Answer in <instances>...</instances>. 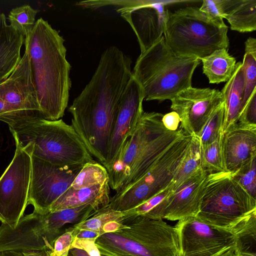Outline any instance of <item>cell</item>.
<instances>
[{
	"instance_id": "21",
	"label": "cell",
	"mask_w": 256,
	"mask_h": 256,
	"mask_svg": "<svg viewBox=\"0 0 256 256\" xmlns=\"http://www.w3.org/2000/svg\"><path fill=\"white\" fill-rule=\"evenodd\" d=\"M244 84L242 64L238 62L231 77L220 91L225 109L224 134L234 127L238 122L242 109Z\"/></svg>"
},
{
	"instance_id": "38",
	"label": "cell",
	"mask_w": 256,
	"mask_h": 256,
	"mask_svg": "<svg viewBox=\"0 0 256 256\" xmlns=\"http://www.w3.org/2000/svg\"><path fill=\"white\" fill-rule=\"evenodd\" d=\"M162 122L167 130L175 131L178 128L180 118L178 114L176 112L173 111L163 116Z\"/></svg>"
},
{
	"instance_id": "16",
	"label": "cell",
	"mask_w": 256,
	"mask_h": 256,
	"mask_svg": "<svg viewBox=\"0 0 256 256\" xmlns=\"http://www.w3.org/2000/svg\"><path fill=\"white\" fill-rule=\"evenodd\" d=\"M144 100L143 89L132 75L122 96L111 135L106 162L103 166L107 171L116 162L126 142L135 130L144 112Z\"/></svg>"
},
{
	"instance_id": "45",
	"label": "cell",
	"mask_w": 256,
	"mask_h": 256,
	"mask_svg": "<svg viewBox=\"0 0 256 256\" xmlns=\"http://www.w3.org/2000/svg\"><path fill=\"white\" fill-rule=\"evenodd\" d=\"M235 256H256V253L248 252H234Z\"/></svg>"
},
{
	"instance_id": "42",
	"label": "cell",
	"mask_w": 256,
	"mask_h": 256,
	"mask_svg": "<svg viewBox=\"0 0 256 256\" xmlns=\"http://www.w3.org/2000/svg\"><path fill=\"white\" fill-rule=\"evenodd\" d=\"M0 256H24L20 252L7 250L0 252Z\"/></svg>"
},
{
	"instance_id": "43",
	"label": "cell",
	"mask_w": 256,
	"mask_h": 256,
	"mask_svg": "<svg viewBox=\"0 0 256 256\" xmlns=\"http://www.w3.org/2000/svg\"><path fill=\"white\" fill-rule=\"evenodd\" d=\"M234 250L235 248H231L228 249L220 252L216 256H235L234 253Z\"/></svg>"
},
{
	"instance_id": "7",
	"label": "cell",
	"mask_w": 256,
	"mask_h": 256,
	"mask_svg": "<svg viewBox=\"0 0 256 256\" xmlns=\"http://www.w3.org/2000/svg\"><path fill=\"white\" fill-rule=\"evenodd\" d=\"M228 27L208 20L199 8L188 6L168 12L164 37L176 55L204 58L220 48L228 49Z\"/></svg>"
},
{
	"instance_id": "32",
	"label": "cell",
	"mask_w": 256,
	"mask_h": 256,
	"mask_svg": "<svg viewBox=\"0 0 256 256\" xmlns=\"http://www.w3.org/2000/svg\"><path fill=\"white\" fill-rule=\"evenodd\" d=\"M256 156H254L232 173L234 179L255 200H256Z\"/></svg>"
},
{
	"instance_id": "20",
	"label": "cell",
	"mask_w": 256,
	"mask_h": 256,
	"mask_svg": "<svg viewBox=\"0 0 256 256\" xmlns=\"http://www.w3.org/2000/svg\"><path fill=\"white\" fill-rule=\"evenodd\" d=\"M108 182L80 189H74L70 186L54 203L49 212L74 208L88 204L103 208L110 202Z\"/></svg>"
},
{
	"instance_id": "24",
	"label": "cell",
	"mask_w": 256,
	"mask_h": 256,
	"mask_svg": "<svg viewBox=\"0 0 256 256\" xmlns=\"http://www.w3.org/2000/svg\"><path fill=\"white\" fill-rule=\"evenodd\" d=\"M200 140L192 136L186 152L181 160L169 188L174 191L201 167Z\"/></svg>"
},
{
	"instance_id": "15",
	"label": "cell",
	"mask_w": 256,
	"mask_h": 256,
	"mask_svg": "<svg viewBox=\"0 0 256 256\" xmlns=\"http://www.w3.org/2000/svg\"><path fill=\"white\" fill-rule=\"evenodd\" d=\"M170 101V108L178 114L180 127L184 133L197 136L224 98L218 90L191 86L178 93Z\"/></svg>"
},
{
	"instance_id": "27",
	"label": "cell",
	"mask_w": 256,
	"mask_h": 256,
	"mask_svg": "<svg viewBox=\"0 0 256 256\" xmlns=\"http://www.w3.org/2000/svg\"><path fill=\"white\" fill-rule=\"evenodd\" d=\"M224 136L222 131L212 142L200 146L201 167L208 174L226 172L223 154Z\"/></svg>"
},
{
	"instance_id": "25",
	"label": "cell",
	"mask_w": 256,
	"mask_h": 256,
	"mask_svg": "<svg viewBox=\"0 0 256 256\" xmlns=\"http://www.w3.org/2000/svg\"><path fill=\"white\" fill-rule=\"evenodd\" d=\"M231 232L235 240L234 252L256 253V211L244 218Z\"/></svg>"
},
{
	"instance_id": "37",
	"label": "cell",
	"mask_w": 256,
	"mask_h": 256,
	"mask_svg": "<svg viewBox=\"0 0 256 256\" xmlns=\"http://www.w3.org/2000/svg\"><path fill=\"white\" fill-rule=\"evenodd\" d=\"M95 240L74 238L70 248H78L86 250L90 256H100L95 244Z\"/></svg>"
},
{
	"instance_id": "17",
	"label": "cell",
	"mask_w": 256,
	"mask_h": 256,
	"mask_svg": "<svg viewBox=\"0 0 256 256\" xmlns=\"http://www.w3.org/2000/svg\"><path fill=\"white\" fill-rule=\"evenodd\" d=\"M208 174L200 168L176 190H172L164 218L174 221L196 216Z\"/></svg>"
},
{
	"instance_id": "19",
	"label": "cell",
	"mask_w": 256,
	"mask_h": 256,
	"mask_svg": "<svg viewBox=\"0 0 256 256\" xmlns=\"http://www.w3.org/2000/svg\"><path fill=\"white\" fill-rule=\"evenodd\" d=\"M24 38L6 22L4 13H0V82L6 79L18 64L20 49Z\"/></svg>"
},
{
	"instance_id": "35",
	"label": "cell",
	"mask_w": 256,
	"mask_h": 256,
	"mask_svg": "<svg viewBox=\"0 0 256 256\" xmlns=\"http://www.w3.org/2000/svg\"><path fill=\"white\" fill-rule=\"evenodd\" d=\"M199 10L212 22L221 26H226L224 22L225 16L222 0H204Z\"/></svg>"
},
{
	"instance_id": "3",
	"label": "cell",
	"mask_w": 256,
	"mask_h": 256,
	"mask_svg": "<svg viewBox=\"0 0 256 256\" xmlns=\"http://www.w3.org/2000/svg\"><path fill=\"white\" fill-rule=\"evenodd\" d=\"M162 114L144 112L136 127L120 154L108 170L110 188L118 192L144 176L162 156L186 134L180 126L167 130Z\"/></svg>"
},
{
	"instance_id": "10",
	"label": "cell",
	"mask_w": 256,
	"mask_h": 256,
	"mask_svg": "<svg viewBox=\"0 0 256 256\" xmlns=\"http://www.w3.org/2000/svg\"><path fill=\"white\" fill-rule=\"evenodd\" d=\"M78 6L90 9L111 6L130 26L142 54L164 36L169 11L164 2L144 0H106L80 2Z\"/></svg>"
},
{
	"instance_id": "9",
	"label": "cell",
	"mask_w": 256,
	"mask_h": 256,
	"mask_svg": "<svg viewBox=\"0 0 256 256\" xmlns=\"http://www.w3.org/2000/svg\"><path fill=\"white\" fill-rule=\"evenodd\" d=\"M191 138L185 134L178 140L144 176L110 198V206L117 211H128L168 188Z\"/></svg>"
},
{
	"instance_id": "30",
	"label": "cell",
	"mask_w": 256,
	"mask_h": 256,
	"mask_svg": "<svg viewBox=\"0 0 256 256\" xmlns=\"http://www.w3.org/2000/svg\"><path fill=\"white\" fill-rule=\"evenodd\" d=\"M224 114V104L223 102L213 111L196 136L200 139V146L212 142L223 131Z\"/></svg>"
},
{
	"instance_id": "22",
	"label": "cell",
	"mask_w": 256,
	"mask_h": 256,
	"mask_svg": "<svg viewBox=\"0 0 256 256\" xmlns=\"http://www.w3.org/2000/svg\"><path fill=\"white\" fill-rule=\"evenodd\" d=\"M224 18L230 28L240 32L256 30V0H222Z\"/></svg>"
},
{
	"instance_id": "28",
	"label": "cell",
	"mask_w": 256,
	"mask_h": 256,
	"mask_svg": "<svg viewBox=\"0 0 256 256\" xmlns=\"http://www.w3.org/2000/svg\"><path fill=\"white\" fill-rule=\"evenodd\" d=\"M107 181H108V174L106 168L96 162H88L84 165L71 187L80 189L102 184Z\"/></svg>"
},
{
	"instance_id": "36",
	"label": "cell",
	"mask_w": 256,
	"mask_h": 256,
	"mask_svg": "<svg viewBox=\"0 0 256 256\" xmlns=\"http://www.w3.org/2000/svg\"><path fill=\"white\" fill-rule=\"evenodd\" d=\"M238 124L256 126V90L250 96L240 112Z\"/></svg>"
},
{
	"instance_id": "44",
	"label": "cell",
	"mask_w": 256,
	"mask_h": 256,
	"mask_svg": "<svg viewBox=\"0 0 256 256\" xmlns=\"http://www.w3.org/2000/svg\"><path fill=\"white\" fill-rule=\"evenodd\" d=\"M6 107L4 102L0 98V116L6 113Z\"/></svg>"
},
{
	"instance_id": "8",
	"label": "cell",
	"mask_w": 256,
	"mask_h": 256,
	"mask_svg": "<svg viewBox=\"0 0 256 256\" xmlns=\"http://www.w3.org/2000/svg\"><path fill=\"white\" fill-rule=\"evenodd\" d=\"M255 211L256 200L234 179L232 173L208 174L196 218L214 226L232 231Z\"/></svg>"
},
{
	"instance_id": "5",
	"label": "cell",
	"mask_w": 256,
	"mask_h": 256,
	"mask_svg": "<svg viewBox=\"0 0 256 256\" xmlns=\"http://www.w3.org/2000/svg\"><path fill=\"white\" fill-rule=\"evenodd\" d=\"M200 61L196 58L175 54L163 36L140 54L132 72L143 89L146 100H171L192 86V76Z\"/></svg>"
},
{
	"instance_id": "23",
	"label": "cell",
	"mask_w": 256,
	"mask_h": 256,
	"mask_svg": "<svg viewBox=\"0 0 256 256\" xmlns=\"http://www.w3.org/2000/svg\"><path fill=\"white\" fill-rule=\"evenodd\" d=\"M203 73L211 84L227 82L236 66V60L228 52V49H218L200 59Z\"/></svg>"
},
{
	"instance_id": "1",
	"label": "cell",
	"mask_w": 256,
	"mask_h": 256,
	"mask_svg": "<svg viewBox=\"0 0 256 256\" xmlns=\"http://www.w3.org/2000/svg\"><path fill=\"white\" fill-rule=\"evenodd\" d=\"M132 60L116 46L102 54L92 78L68 108L72 126L104 166L124 92L132 76Z\"/></svg>"
},
{
	"instance_id": "39",
	"label": "cell",
	"mask_w": 256,
	"mask_h": 256,
	"mask_svg": "<svg viewBox=\"0 0 256 256\" xmlns=\"http://www.w3.org/2000/svg\"><path fill=\"white\" fill-rule=\"evenodd\" d=\"M74 238L84 239L96 240L100 234L96 232L90 230H78Z\"/></svg>"
},
{
	"instance_id": "40",
	"label": "cell",
	"mask_w": 256,
	"mask_h": 256,
	"mask_svg": "<svg viewBox=\"0 0 256 256\" xmlns=\"http://www.w3.org/2000/svg\"><path fill=\"white\" fill-rule=\"evenodd\" d=\"M68 256H90L86 250L78 248H70Z\"/></svg>"
},
{
	"instance_id": "33",
	"label": "cell",
	"mask_w": 256,
	"mask_h": 256,
	"mask_svg": "<svg viewBox=\"0 0 256 256\" xmlns=\"http://www.w3.org/2000/svg\"><path fill=\"white\" fill-rule=\"evenodd\" d=\"M242 64L245 81L242 108L250 96L256 90V52L245 51Z\"/></svg>"
},
{
	"instance_id": "46",
	"label": "cell",
	"mask_w": 256,
	"mask_h": 256,
	"mask_svg": "<svg viewBox=\"0 0 256 256\" xmlns=\"http://www.w3.org/2000/svg\"><path fill=\"white\" fill-rule=\"evenodd\" d=\"M100 252V256H114L111 254H108L106 252Z\"/></svg>"
},
{
	"instance_id": "34",
	"label": "cell",
	"mask_w": 256,
	"mask_h": 256,
	"mask_svg": "<svg viewBox=\"0 0 256 256\" xmlns=\"http://www.w3.org/2000/svg\"><path fill=\"white\" fill-rule=\"evenodd\" d=\"M78 231L73 226L62 234L55 240L51 251H46L48 256H68Z\"/></svg>"
},
{
	"instance_id": "6",
	"label": "cell",
	"mask_w": 256,
	"mask_h": 256,
	"mask_svg": "<svg viewBox=\"0 0 256 256\" xmlns=\"http://www.w3.org/2000/svg\"><path fill=\"white\" fill-rule=\"evenodd\" d=\"M95 244L115 256H178L180 251L175 226L140 216L124 218L120 228L100 235Z\"/></svg>"
},
{
	"instance_id": "13",
	"label": "cell",
	"mask_w": 256,
	"mask_h": 256,
	"mask_svg": "<svg viewBox=\"0 0 256 256\" xmlns=\"http://www.w3.org/2000/svg\"><path fill=\"white\" fill-rule=\"evenodd\" d=\"M174 226L178 237V256H216L235 248L231 231L211 226L196 216L181 219Z\"/></svg>"
},
{
	"instance_id": "47",
	"label": "cell",
	"mask_w": 256,
	"mask_h": 256,
	"mask_svg": "<svg viewBox=\"0 0 256 256\" xmlns=\"http://www.w3.org/2000/svg\"></svg>"
},
{
	"instance_id": "26",
	"label": "cell",
	"mask_w": 256,
	"mask_h": 256,
	"mask_svg": "<svg viewBox=\"0 0 256 256\" xmlns=\"http://www.w3.org/2000/svg\"><path fill=\"white\" fill-rule=\"evenodd\" d=\"M171 191L168 188L133 209L124 212V218L140 216L151 220H162Z\"/></svg>"
},
{
	"instance_id": "18",
	"label": "cell",
	"mask_w": 256,
	"mask_h": 256,
	"mask_svg": "<svg viewBox=\"0 0 256 256\" xmlns=\"http://www.w3.org/2000/svg\"><path fill=\"white\" fill-rule=\"evenodd\" d=\"M223 154L226 170L232 173L256 156V126L237 124L224 133Z\"/></svg>"
},
{
	"instance_id": "2",
	"label": "cell",
	"mask_w": 256,
	"mask_h": 256,
	"mask_svg": "<svg viewBox=\"0 0 256 256\" xmlns=\"http://www.w3.org/2000/svg\"><path fill=\"white\" fill-rule=\"evenodd\" d=\"M64 40L46 20L38 18L24 39L30 74L42 117L56 120L68 106L71 66Z\"/></svg>"
},
{
	"instance_id": "11",
	"label": "cell",
	"mask_w": 256,
	"mask_h": 256,
	"mask_svg": "<svg viewBox=\"0 0 256 256\" xmlns=\"http://www.w3.org/2000/svg\"><path fill=\"white\" fill-rule=\"evenodd\" d=\"M14 156L0 178V221L14 228L28 205L32 155L16 144Z\"/></svg>"
},
{
	"instance_id": "31",
	"label": "cell",
	"mask_w": 256,
	"mask_h": 256,
	"mask_svg": "<svg viewBox=\"0 0 256 256\" xmlns=\"http://www.w3.org/2000/svg\"><path fill=\"white\" fill-rule=\"evenodd\" d=\"M37 12L29 4L16 6L10 11L8 16L10 24L20 32L25 38L34 26Z\"/></svg>"
},
{
	"instance_id": "29",
	"label": "cell",
	"mask_w": 256,
	"mask_h": 256,
	"mask_svg": "<svg viewBox=\"0 0 256 256\" xmlns=\"http://www.w3.org/2000/svg\"><path fill=\"white\" fill-rule=\"evenodd\" d=\"M124 219V212L114 210L108 204L73 227L77 230H90L98 232L101 235L104 233L103 228L105 225L111 222H122Z\"/></svg>"
},
{
	"instance_id": "14",
	"label": "cell",
	"mask_w": 256,
	"mask_h": 256,
	"mask_svg": "<svg viewBox=\"0 0 256 256\" xmlns=\"http://www.w3.org/2000/svg\"><path fill=\"white\" fill-rule=\"evenodd\" d=\"M0 98L7 110L0 118L42 117L26 52L12 74L0 82Z\"/></svg>"
},
{
	"instance_id": "12",
	"label": "cell",
	"mask_w": 256,
	"mask_h": 256,
	"mask_svg": "<svg viewBox=\"0 0 256 256\" xmlns=\"http://www.w3.org/2000/svg\"><path fill=\"white\" fill-rule=\"evenodd\" d=\"M84 164L57 166L32 156L28 204L34 211L46 213L70 188Z\"/></svg>"
},
{
	"instance_id": "4",
	"label": "cell",
	"mask_w": 256,
	"mask_h": 256,
	"mask_svg": "<svg viewBox=\"0 0 256 256\" xmlns=\"http://www.w3.org/2000/svg\"><path fill=\"white\" fill-rule=\"evenodd\" d=\"M16 144L32 156L57 166L95 162L72 125L62 118L56 120L42 116L2 118Z\"/></svg>"
},
{
	"instance_id": "41",
	"label": "cell",
	"mask_w": 256,
	"mask_h": 256,
	"mask_svg": "<svg viewBox=\"0 0 256 256\" xmlns=\"http://www.w3.org/2000/svg\"><path fill=\"white\" fill-rule=\"evenodd\" d=\"M24 256H48L46 251L27 250L22 252Z\"/></svg>"
}]
</instances>
